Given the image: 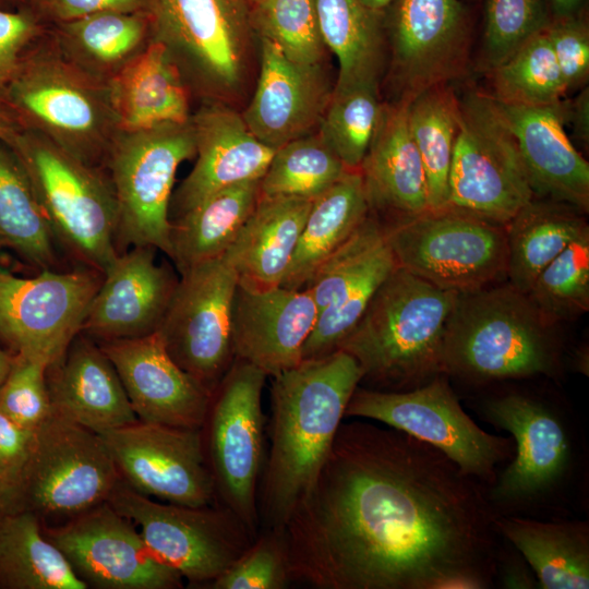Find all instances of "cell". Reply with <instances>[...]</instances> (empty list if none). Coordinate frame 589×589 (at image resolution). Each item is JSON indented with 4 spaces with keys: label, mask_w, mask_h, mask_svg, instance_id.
<instances>
[{
    "label": "cell",
    "mask_w": 589,
    "mask_h": 589,
    "mask_svg": "<svg viewBox=\"0 0 589 589\" xmlns=\"http://www.w3.org/2000/svg\"><path fill=\"white\" fill-rule=\"evenodd\" d=\"M486 486L434 446L342 421L284 526L291 581L316 589H491L501 537Z\"/></svg>",
    "instance_id": "cell-1"
},
{
    "label": "cell",
    "mask_w": 589,
    "mask_h": 589,
    "mask_svg": "<svg viewBox=\"0 0 589 589\" xmlns=\"http://www.w3.org/2000/svg\"><path fill=\"white\" fill-rule=\"evenodd\" d=\"M267 449L257 491L260 529L284 528L332 448L362 371L348 352L302 359L271 376Z\"/></svg>",
    "instance_id": "cell-2"
},
{
    "label": "cell",
    "mask_w": 589,
    "mask_h": 589,
    "mask_svg": "<svg viewBox=\"0 0 589 589\" xmlns=\"http://www.w3.org/2000/svg\"><path fill=\"white\" fill-rule=\"evenodd\" d=\"M473 409L514 441L513 458L485 489L495 516H567L587 472L585 436L572 410L524 389L494 392Z\"/></svg>",
    "instance_id": "cell-3"
},
{
    "label": "cell",
    "mask_w": 589,
    "mask_h": 589,
    "mask_svg": "<svg viewBox=\"0 0 589 589\" xmlns=\"http://www.w3.org/2000/svg\"><path fill=\"white\" fill-rule=\"evenodd\" d=\"M552 328L508 281L460 293L445 325L443 372L476 386L560 377L562 346Z\"/></svg>",
    "instance_id": "cell-4"
},
{
    "label": "cell",
    "mask_w": 589,
    "mask_h": 589,
    "mask_svg": "<svg viewBox=\"0 0 589 589\" xmlns=\"http://www.w3.org/2000/svg\"><path fill=\"white\" fill-rule=\"evenodd\" d=\"M457 298L397 266L337 347L360 365V386L402 392L444 373V330Z\"/></svg>",
    "instance_id": "cell-5"
},
{
    "label": "cell",
    "mask_w": 589,
    "mask_h": 589,
    "mask_svg": "<svg viewBox=\"0 0 589 589\" xmlns=\"http://www.w3.org/2000/svg\"><path fill=\"white\" fill-rule=\"evenodd\" d=\"M7 111L21 129L41 134L100 169L122 130L111 82L96 80L67 61L47 31L23 57L8 88Z\"/></svg>",
    "instance_id": "cell-6"
},
{
    "label": "cell",
    "mask_w": 589,
    "mask_h": 589,
    "mask_svg": "<svg viewBox=\"0 0 589 589\" xmlns=\"http://www.w3.org/2000/svg\"><path fill=\"white\" fill-rule=\"evenodd\" d=\"M5 145L25 170L56 240L104 274L119 254L118 207L105 169L77 160L32 130L20 129Z\"/></svg>",
    "instance_id": "cell-7"
},
{
    "label": "cell",
    "mask_w": 589,
    "mask_h": 589,
    "mask_svg": "<svg viewBox=\"0 0 589 589\" xmlns=\"http://www.w3.org/2000/svg\"><path fill=\"white\" fill-rule=\"evenodd\" d=\"M345 418L375 421L423 441L455 462L462 473L491 485L514 455V441L480 428L464 410L449 377L441 373L402 392L358 386Z\"/></svg>",
    "instance_id": "cell-8"
},
{
    "label": "cell",
    "mask_w": 589,
    "mask_h": 589,
    "mask_svg": "<svg viewBox=\"0 0 589 589\" xmlns=\"http://www.w3.org/2000/svg\"><path fill=\"white\" fill-rule=\"evenodd\" d=\"M268 376L236 358L212 392L201 426L215 502L233 512L257 536V491L266 449L263 389Z\"/></svg>",
    "instance_id": "cell-9"
},
{
    "label": "cell",
    "mask_w": 589,
    "mask_h": 589,
    "mask_svg": "<svg viewBox=\"0 0 589 589\" xmlns=\"http://www.w3.org/2000/svg\"><path fill=\"white\" fill-rule=\"evenodd\" d=\"M195 156L191 118L121 130L105 163L117 207V249L153 247L170 254V203L179 166Z\"/></svg>",
    "instance_id": "cell-10"
},
{
    "label": "cell",
    "mask_w": 589,
    "mask_h": 589,
    "mask_svg": "<svg viewBox=\"0 0 589 589\" xmlns=\"http://www.w3.org/2000/svg\"><path fill=\"white\" fill-rule=\"evenodd\" d=\"M120 480L98 433L51 412L35 430L29 457L0 508L71 518L107 502Z\"/></svg>",
    "instance_id": "cell-11"
},
{
    "label": "cell",
    "mask_w": 589,
    "mask_h": 589,
    "mask_svg": "<svg viewBox=\"0 0 589 589\" xmlns=\"http://www.w3.org/2000/svg\"><path fill=\"white\" fill-rule=\"evenodd\" d=\"M383 228L397 266L437 288L460 294L506 278L504 226L443 209Z\"/></svg>",
    "instance_id": "cell-12"
},
{
    "label": "cell",
    "mask_w": 589,
    "mask_h": 589,
    "mask_svg": "<svg viewBox=\"0 0 589 589\" xmlns=\"http://www.w3.org/2000/svg\"><path fill=\"white\" fill-rule=\"evenodd\" d=\"M107 502L135 525L159 561L191 584L209 585L256 538L233 512L216 502L203 506L161 503L122 480Z\"/></svg>",
    "instance_id": "cell-13"
},
{
    "label": "cell",
    "mask_w": 589,
    "mask_h": 589,
    "mask_svg": "<svg viewBox=\"0 0 589 589\" xmlns=\"http://www.w3.org/2000/svg\"><path fill=\"white\" fill-rule=\"evenodd\" d=\"M514 137L488 97L459 104L445 209L506 226L534 199Z\"/></svg>",
    "instance_id": "cell-14"
},
{
    "label": "cell",
    "mask_w": 589,
    "mask_h": 589,
    "mask_svg": "<svg viewBox=\"0 0 589 589\" xmlns=\"http://www.w3.org/2000/svg\"><path fill=\"white\" fill-rule=\"evenodd\" d=\"M240 0H148L152 39L179 68L190 92L217 100L231 95L244 71Z\"/></svg>",
    "instance_id": "cell-15"
},
{
    "label": "cell",
    "mask_w": 589,
    "mask_h": 589,
    "mask_svg": "<svg viewBox=\"0 0 589 589\" xmlns=\"http://www.w3.org/2000/svg\"><path fill=\"white\" fill-rule=\"evenodd\" d=\"M180 274L157 334L176 363L212 393L236 359L231 310L238 277L223 255Z\"/></svg>",
    "instance_id": "cell-16"
},
{
    "label": "cell",
    "mask_w": 589,
    "mask_h": 589,
    "mask_svg": "<svg viewBox=\"0 0 589 589\" xmlns=\"http://www.w3.org/2000/svg\"><path fill=\"white\" fill-rule=\"evenodd\" d=\"M103 274L43 269L23 278L0 268V338L12 353L51 365L81 333Z\"/></svg>",
    "instance_id": "cell-17"
},
{
    "label": "cell",
    "mask_w": 589,
    "mask_h": 589,
    "mask_svg": "<svg viewBox=\"0 0 589 589\" xmlns=\"http://www.w3.org/2000/svg\"><path fill=\"white\" fill-rule=\"evenodd\" d=\"M46 537L75 574L101 589H178L182 576L147 548L135 525L108 502L62 525L45 526Z\"/></svg>",
    "instance_id": "cell-18"
},
{
    "label": "cell",
    "mask_w": 589,
    "mask_h": 589,
    "mask_svg": "<svg viewBox=\"0 0 589 589\" xmlns=\"http://www.w3.org/2000/svg\"><path fill=\"white\" fill-rule=\"evenodd\" d=\"M120 479L163 502L203 506L215 502L202 431L137 420L99 434Z\"/></svg>",
    "instance_id": "cell-19"
},
{
    "label": "cell",
    "mask_w": 589,
    "mask_h": 589,
    "mask_svg": "<svg viewBox=\"0 0 589 589\" xmlns=\"http://www.w3.org/2000/svg\"><path fill=\"white\" fill-rule=\"evenodd\" d=\"M396 267L383 224L370 212L353 235L317 267L304 287L318 309V316L303 347L302 359L337 350L377 288Z\"/></svg>",
    "instance_id": "cell-20"
},
{
    "label": "cell",
    "mask_w": 589,
    "mask_h": 589,
    "mask_svg": "<svg viewBox=\"0 0 589 589\" xmlns=\"http://www.w3.org/2000/svg\"><path fill=\"white\" fill-rule=\"evenodd\" d=\"M139 420L200 429L212 393L170 357L157 332L100 341Z\"/></svg>",
    "instance_id": "cell-21"
},
{
    "label": "cell",
    "mask_w": 589,
    "mask_h": 589,
    "mask_svg": "<svg viewBox=\"0 0 589 589\" xmlns=\"http://www.w3.org/2000/svg\"><path fill=\"white\" fill-rule=\"evenodd\" d=\"M178 279L153 247L120 252L104 272L81 333L109 341L157 332Z\"/></svg>",
    "instance_id": "cell-22"
},
{
    "label": "cell",
    "mask_w": 589,
    "mask_h": 589,
    "mask_svg": "<svg viewBox=\"0 0 589 589\" xmlns=\"http://www.w3.org/2000/svg\"><path fill=\"white\" fill-rule=\"evenodd\" d=\"M515 140L534 196L589 209V165L568 139L567 104L526 106L488 97Z\"/></svg>",
    "instance_id": "cell-23"
},
{
    "label": "cell",
    "mask_w": 589,
    "mask_h": 589,
    "mask_svg": "<svg viewBox=\"0 0 589 589\" xmlns=\"http://www.w3.org/2000/svg\"><path fill=\"white\" fill-rule=\"evenodd\" d=\"M318 316L309 290L238 284L231 310L235 356L271 377L297 365Z\"/></svg>",
    "instance_id": "cell-24"
},
{
    "label": "cell",
    "mask_w": 589,
    "mask_h": 589,
    "mask_svg": "<svg viewBox=\"0 0 589 589\" xmlns=\"http://www.w3.org/2000/svg\"><path fill=\"white\" fill-rule=\"evenodd\" d=\"M191 123L196 161L172 194L175 218L224 188L261 179L276 151L251 132L242 115L218 100L205 101Z\"/></svg>",
    "instance_id": "cell-25"
},
{
    "label": "cell",
    "mask_w": 589,
    "mask_h": 589,
    "mask_svg": "<svg viewBox=\"0 0 589 589\" xmlns=\"http://www.w3.org/2000/svg\"><path fill=\"white\" fill-rule=\"evenodd\" d=\"M260 39L259 79L242 118L261 142L277 149L311 133L320 123L332 92L321 64L297 63L272 41Z\"/></svg>",
    "instance_id": "cell-26"
},
{
    "label": "cell",
    "mask_w": 589,
    "mask_h": 589,
    "mask_svg": "<svg viewBox=\"0 0 589 589\" xmlns=\"http://www.w3.org/2000/svg\"><path fill=\"white\" fill-rule=\"evenodd\" d=\"M465 50V16L458 0H399L393 53L404 98L443 84L454 75Z\"/></svg>",
    "instance_id": "cell-27"
},
{
    "label": "cell",
    "mask_w": 589,
    "mask_h": 589,
    "mask_svg": "<svg viewBox=\"0 0 589 589\" xmlns=\"http://www.w3.org/2000/svg\"><path fill=\"white\" fill-rule=\"evenodd\" d=\"M51 412L98 434L137 421L99 344L80 333L47 372Z\"/></svg>",
    "instance_id": "cell-28"
},
{
    "label": "cell",
    "mask_w": 589,
    "mask_h": 589,
    "mask_svg": "<svg viewBox=\"0 0 589 589\" xmlns=\"http://www.w3.org/2000/svg\"><path fill=\"white\" fill-rule=\"evenodd\" d=\"M408 98L383 109L382 117L361 164L370 211L395 219L429 211L423 164L408 125Z\"/></svg>",
    "instance_id": "cell-29"
},
{
    "label": "cell",
    "mask_w": 589,
    "mask_h": 589,
    "mask_svg": "<svg viewBox=\"0 0 589 589\" xmlns=\"http://www.w3.org/2000/svg\"><path fill=\"white\" fill-rule=\"evenodd\" d=\"M313 200L260 197L223 257L252 289L280 286L297 249Z\"/></svg>",
    "instance_id": "cell-30"
},
{
    "label": "cell",
    "mask_w": 589,
    "mask_h": 589,
    "mask_svg": "<svg viewBox=\"0 0 589 589\" xmlns=\"http://www.w3.org/2000/svg\"><path fill=\"white\" fill-rule=\"evenodd\" d=\"M493 525L524 556L538 589L589 588L588 520L501 515Z\"/></svg>",
    "instance_id": "cell-31"
},
{
    "label": "cell",
    "mask_w": 589,
    "mask_h": 589,
    "mask_svg": "<svg viewBox=\"0 0 589 589\" xmlns=\"http://www.w3.org/2000/svg\"><path fill=\"white\" fill-rule=\"evenodd\" d=\"M47 32L67 61L108 83L153 40L148 12H101L50 25Z\"/></svg>",
    "instance_id": "cell-32"
},
{
    "label": "cell",
    "mask_w": 589,
    "mask_h": 589,
    "mask_svg": "<svg viewBox=\"0 0 589 589\" xmlns=\"http://www.w3.org/2000/svg\"><path fill=\"white\" fill-rule=\"evenodd\" d=\"M122 130L184 123L191 118V92L166 48L152 40L112 81Z\"/></svg>",
    "instance_id": "cell-33"
},
{
    "label": "cell",
    "mask_w": 589,
    "mask_h": 589,
    "mask_svg": "<svg viewBox=\"0 0 589 589\" xmlns=\"http://www.w3.org/2000/svg\"><path fill=\"white\" fill-rule=\"evenodd\" d=\"M370 212L360 170H347L312 201L280 286L304 288L317 267L353 235Z\"/></svg>",
    "instance_id": "cell-34"
},
{
    "label": "cell",
    "mask_w": 589,
    "mask_h": 589,
    "mask_svg": "<svg viewBox=\"0 0 589 589\" xmlns=\"http://www.w3.org/2000/svg\"><path fill=\"white\" fill-rule=\"evenodd\" d=\"M260 180L224 188L170 220L169 257L180 273L224 254L261 197Z\"/></svg>",
    "instance_id": "cell-35"
},
{
    "label": "cell",
    "mask_w": 589,
    "mask_h": 589,
    "mask_svg": "<svg viewBox=\"0 0 589 589\" xmlns=\"http://www.w3.org/2000/svg\"><path fill=\"white\" fill-rule=\"evenodd\" d=\"M508 283L527 293L541 271L589 226L575 207L536 197L505 226Z\"/></svg>",
    "instance_id": "cell-36"
},
{
    "label": "cell",
    "mask_w": 589,
    "mask_h": 589,
    "mask_svg": "<svg viewBox=\"0 0 589 589\" xmlns=\"http://www.w3.org/2000/svg\"><path fill=\"white\" fill-rule=\"evenodd\" d=\"M0 588L86 589L87 585L46 537L37 515L0 508Z\"/></svg>",
    "instance_id": "cell-37"
},
{
    "label": "cell",
    "mask_w": 589,
    "mask_h": 589,
    "mask_svg": "<svg viewBox=\"0 0 589 589\" xmlns=\"http://www.w3.org/2000/svg\"><path fill=\"white\" fill-rule=\"evenodd\" d=\"M323 43L337 58L334 89L378 85L382 37L373 11L360 0H314Z\"/></svg>",
    "instance_id": "cell-38"
},
{
    "label": "cell",
    "mask_w": 589,
    "mask_h": 589,
    "mask_svg": "<svg viewBox=\"0 0 589 589\" xmlns=\"http://www.w3.org/2000/svg\"><path fill=\"white\" fill-rule=\"evenodd\" d=\"M55 242L25 170L10 147L0 142V245L31 264L52 269Z\"/></svg>",
    "instance_id": "cell-39"
},
{
    "label": "cell",
    "mask_w": 589,
    "mask_h": 589,
    "mask_svg": "<svg viewBox=\"0 0 589 589\" xmlns=\"http://www.w3.org/2000/svg\"><path fill=\"white\" fill-rule=\"evenodd\" d=\"M458 115L459 104L443 84L420 92L408 104V125L423 164L431 212L446 208Z\"/></svg>",
    "instance_id": "cell-40"
},
{
    "label": "cell",
    "mask_w": 589,
    "mask_h": 589,
    "mask_svg": "<svg viewBox=\"0 0 589 589\" xmlns=\"http://www.w3.org/2000/svg\"><path fill=\"white\" fill-rule=\"evenodd\" d=\"M347 170L318 134L309 133L275 151L260 180V194L314 200Z\"/></svg>",
    "instance_id": "cell-41"
},
{
    "label": "cell",
    "mask_w": 589,
    "mask_h": 589,
    "mask_svg": "<svg viewBox=\"0 0 589 589\" xmlns=\"http://www.w3.org/2000/svg\"><path fill=\"white\" fill-rule=\"evenodd\" d=\"M382 112L375 84L334 89L318 123V135L348 170H359Z\"/></svg>",
    "instance_id": "cell-42"
},
{
    "label": "cell",
    "mask_w": 589,
    "mask_h": 589,
    "mask_svg": "<svg viewBox=\"0 0 589 589\" xmlns=\"http://www.w3.org/2000/svg\"><path fill=\"white\" fill-rule=\"evenodd\" d=\"M497 100L526 106L562 101L567 86L554 57L545 29L524 44L492 69Z\"/></svg>",
    "instance_id": "cell-43"
},
{
    "label": "cell",
    "mask_w": 589,
    "mask_h": 589,
    "mask_svg": "<svg viewBox=\"0 0 589 589\" xmlns=\"http://www.w3.org/2000/svg\"><path fill=\"white\" fill-rule=\"evenodd\" d=\"M526 294L551 326L588 312L589 230L541 271Z\"/></svg>",
    "instance_id": "cell-44"
},
{
    "label": "cell",
    "mask_w": 589,
    "mask_h": 589,
    "mask_svg": "<svg viewBox=\"0 0 589 589\" xmlns=\"http://www.w3.org/2000/svg\"><path fill=\"white\" fill-rule=\"evenodd\" d=\"M251 22L260 38L272 41L290 60L321 64L326 47L314 0H253Z\"/></svg>",
    "instance_id": "cell-45"
},
{
    "label": "cell",
    "mask_w": 589,
    "mask_h": 589,
    "mask_svg": "<svg viewBox=\"0 0 589 589\" xmlns=\"http://www.w3.org/2000/svg\"><path fill=\"white\" fill-rule=\"evenodd\" d=\"M551 22L543 0H488L484 59L494 69Z\"/></svg>",
    "instance_id": "cell-46"
},
{
    "label": "cell",
    "mask_w": 589,
    "mask_h": 589,
    "mask_svg": "<svg viewBox=\"0 0 589 589\" xmlns=\"http://www.w3.org/2000/svg\"><path fill=\"white\" fill-rule=\"evenodd\" d=\"M284 528L260 529L247 551L212 589H285L291 584Z\"/></svg>",
    "instance_id": "cell-47"
},
{
    "label": "cell",
    "mask_w": 589,
    "mask_h": 589,
    "mask_svg": "<svg viewBox=\"0 0 589 589\" xmlns=\"http://www.w3.org/2000/svg\"><path fill=\"white\" fill-rule=\"evenodd\" d=\"M48 369L41 360L13 353L0 385V410L16 423L37 429L51 414Z\"/></svg>",
    "instance_id": "cell-48"
},
{
    "label": "cell",
    "mask_w": 589,
    "mask_h": 589,
    "mask_svg": "<svg viewBox=\"0 0 589 589\" xmlns=\"http://www.w3.org/2000/svg\"><path fill=\"white\" fill-rule=\"evenodd\" d=\"M47 28L31 8L15 11L0 9V110L8 113V88L23 57Z\"/></svg>",
    "instance_id": "cell-49"
},
{
    "label": "cell",
    "mask_w": 589,
    "mask_h": 589,
    "mask_svg": "<svg viewBox=\"0 0 589 589\" xmlns=\"http://www.w3.org/2000/svg\"><path fill=\"white\" fill-rule=\"evenodd\" d=\"M545 34L567 89L584 83L589 73L588 29L573 16L550 23Z\"/></svg>",
    "instance_id": "cell-50"
},
{
    "label": "cell",
    "mask_w": 589,
    "mask_h": 589,
    "mask_svg": "<svg viewBox=\"0 0 589 589\" xmlns=\"http://www.w3.org/2000/svg\"><path fill=\"white\" fill-rule=\"evenodd\" d=\"M28 8L50 26L108 11L147 12L148 0H31Z\"/></svg>",
    "instance_id": "cell-51"
},
{
    "label": "cell",
    "mask_w": 589,
    "mask_h": 589,
    "mask_svg": "<svg viewBox=\"0 0 589 589\" xmlns=\"http://www.w3.org/2000/svg\"><path fill=\"white\" fill-rule=\"evenodd\" d=\"M35 430L16 423L0 410V500L22 473L33 447Z\"/></svg>",
    "instance_id": "cell-52"
},
{
    "label": "cell",
    "mask_w": 589,
    "mask_h": 589,
    "mask_svg": "<svg viewBox=\"0 0 589 589\" xmlns=\"http://www.w3.org/2000/svg\"><path fill=\"white\" fill-rule=\"evenodd\" d=\"M495 585L506 589H538L536 576L519 551L501 538Z\"/></svg>",
    "instance_id": "cell-53"
},
{
    "label": "cell",
    "mask_w": 589,
    "mask_h": 589,
    "mask_svg": "<svg viewBox=\"0 0 589 589\" xmlns=\"http://www.w3.org/2000/svg\"><path fill=\"white\" fill-rule=\"evenodd\" d=\"M567 117L574 119V125L581 139L588 137V93H582L576 100L574 112L567 113Z\"/></svg>",
    "instance_id": "cell-54"
},
{
    "label": "cell",
    "mask_w": 589,
    "mask_h": 589,
    "mask_svg": "<svg viewBox=\"0 0 589 589\" xmlns=\"http://www.w3.org/2000/svg\"><path fill=\"white\" fill-rule=\"evenodd\" d=\"M20 129V125L10 115L0 110V142L8 144Z\"/></svg>",
    "instance_id": "cell-55"
},
{
    "label": "cell",
    "mask_w": 589,
    "mask_h": 589,
    "mask_svg": "<svg viewBox=\"0 0 589 589\" xmlns=\"http://www.w3.org/2000/svg\"><path fill=\"white\" fill-rule=\"evenodd\" d=\"M556 19L573 16L582 0H551Z\"/></svg>",
    "instance_id": "cell-56"
},
{
    "label": "cell",
    "mask_w": 589,
    "mask_h": 589,
    "mask_svg": "<svg viewBox=\"0 0 589 589\" xmlns=\"http://www.w3.org/2000/svg\"><path fill=\"white\" fill-rule=\"evenodd\" d=\"M572 364L577 372L588 375L589 372V356L588 348L581 347L575 351Z\"/></svg>",
    "instance_id": "cell-57"
},
{
    "label": "cell",
    "mask_w": 589,
    "mask_h": 589,
    "mask_svg": "<svg viewBox=\"0 0 589 589\" xmlns=\"http://www.w3.org/2000/svg\"><path fill=\"white\" fill-rule=\"evenodd\" d=\"M13 361V353L0 349V385L5 378Z\"/></svg>",
    "instance_id": "cell-58"
},
{
    "label": "cell",
    "mask_w": 589,
    "mask_h": 589,
    "mask_svg": "<svg viewBox=\"0 0 589 589\" xmlns=\"http://www.w3.org/2000/svg\"><path fill=\"white\" fill-rule=\"evenodd\" d=\"M31 0H0V9L2 10H21L29 7Z\"/></svg>",
    "instance_id": "cell-59"
},
{
    "label": "cell",
    "mask_w": 589,
    "mask_h": 589,
    "mask_svg": "<svg viewBox=\"0 0 589 589\" xmlns=\"http://www.w3.org/2000/svg\"><path fill=\"white\" fill-rule=\"evenodd\" d=\"M393 0H360V2L369 10L376 12L388 5Z\"/></svg>",
    "instance_id": "cell-60"
},
{
    "label": "cell",
    "mask_w": 589,
    "mask_h": 589,
    "mask_svg": "<svg viewBox=\"0 0 589 589\" xmlns=\"http://www.w3.org/2000/svg\"><path fill=\"white\" fill-rule=\"evenodd\" d=\"M0 493H1V484H0Z\"/></svg>",
    "instance_id": "cell-61"
},
{
    "label": "cell",
    "mask_w": 589,
    "mask_h": 589,
    "mask_svg": "<svg viewBox=\"0 0 589 589\" xmlns=\"http://www.w3.org/2000/svg\"><path fill=\"white\" fill-rule=\"evenodd\" d=\"M250 2L253 1V0H249Z\"/></svg>",
    "instance_id": "cell-62"
},
{
    "label": "cell",
    "mask_w": 589,
    "mask_h": 589,
    "mask_svg": "<svg viewBox=\"0 0 589 589\" xmlns=\"http://www.w3.org/2000/svg\"><path fill=\"white\" fill-rule=\"evenodd\" d=\"M0 268H2V267L0 266Z\"/></svg>",
    "instance_id": "cell-63"
}]
</instances>
